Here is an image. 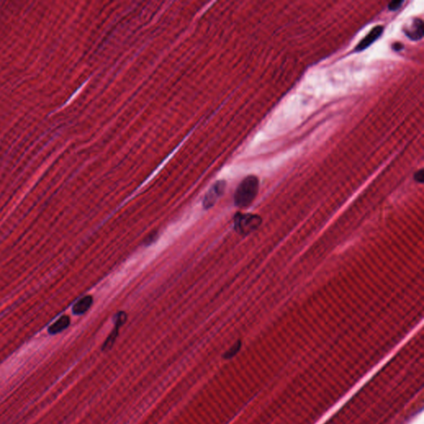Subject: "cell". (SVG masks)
Segmentation results:
<instances>
[{"mask_svg":"<svg viewBox=\"0 0 424 424\" xmlns=\"http://www.w3.org/2000/svg\"><path fill=\"white\" fill-rule=\"evenodd\" d=\"M93 298L91 296H85L80 298L75 305L73 306L72 312L75 315H82L86 313L92 306Z\"/></svg>","mask_w":424,"mask_h":424,"instance_id":"7","label":"cell"},{"mask_svg":"<svg viewBox=\"0 0 424 424\" xmlns=\"http://www.w3.org/2000/svg\"><path fill=\"white\" fill-rule=\"evenodd\" d=\"M226 182L220 180L211 187L204 197L203 207L206 210L211 208L226 191Z\"/></svg>","mask_w":424,"mask_h":424,"instance_id":"3","label":"cell"},{"mask_svg":"<svg viewBox=\"0 0 424 424\" xmlns=\"http://www.w3.org/2000/svg\"><path fill=\"white\" fill-rule=\"evenodd\" d=\"M393 49L395 50V51H399L400 50H402L404 48V46H403L402 43H400V42H395V43L393 44Z\"/></svg>","mask_w":424,"mask_h":424,"instance_id":"13","label":"cell"},{"mask_svg":"<svg viewBox=\"0 0 424 424\" xmlns=\"http://www.w3.org/2000/svg\"><path fill=\"white\" fill-rule=\"evenodd\" d=\"M261 224L262 218L259 215L239 212L234 217V228L240 235H249L257 230Z\"/></svg>","mask_w":424,"mask_h":424,"instance_id":"2","label":"cell"},{"mask_svg":"<svg viewBox=\"0 0 424 424\" xmlns=\"http://www.w3.org/2000/svg\"><path fill=\"white\" fill-rule=\"evenodd\" d=\"M383 31V26H376V27H374L373 29L371 30V32H369L360 41V43L357 45V47L355 49V51L360 52V51H364L365 49L368 48L371 44H373L381 36V34H382Z\"/></svg>","mask_w":424,"mask_h":424,"instance_id":"5","label":"cell"},{"mask_svg":"<svg viewBox=\"0 0 424 424\" xmlns=\"http://www.w3.org/2000/svg\"><path fill=\"white\" fill-rule=\"evenodd\" d=\"M403 3H404V1H402V0H395V1H392V2L389 3V9L391 10V11H397L398 9H400Z\"/></svg>","mask_w":424,"mask_h":424,"instance_id":"11","label":"cell"},{"mask_svg":"<svg viewBox=\"0 0 424 424\" xmlns=\"http://www.w3.org/2000/svg\"><path fill=\"white\" fill-rule=\"evenodd\" d=\"M259 192V179L255 176H248L240 182L235 191L234 202L240 208H245L252 204Z\"/></svg>","mask_w":424,"mask_h":424,"instance_id":"1","label":"cell"},{"mask_svg":"<svg viewBox=\"0 0 424 424\" xmlns=\"http://www.w3.org/2000/svg\"><path fill=\"white\" fill-rule=\"evenodd\" d=\"M127 318H128V316H127L126 313H124V312H119L114 315V329L112 331L111 333L109 335V337H107L106 341L104 342V345L102 347V350L108 351V350L111 349V347L114 346V342L116 341L117 337L119 334V328L125 323Z\"/></svg>","mask_w":424,"mask_h":424,"instance_id":"4","label":"cell"},{"mask_svg":"<svg viewBox=\"0 0 424 424\" xmlns=\"http://www.w3.org/2000/svg\"><path fill=\"white\" fill-rule=\"evenodd\" d=\"M158 231H153V232H151L149 235L147 236V237L144 239L143 240V245H146V246H148V245H151L153 243L156 242V240H158Z\"/></svg>","mask_w":424,"mask_h":424,"instance_id":"10","label":"cell"},{"mask_svg":"<svg viewBox=\"0 0 424 424\" xmlns=\"http://www.w3.org/2000/svg\"><path fill=\"white\" fill-rule=\"evenodd\" d=\"M405 33L413 41H419L424 36V22L420 18L413 21L412 23L405 28Z\"/></svg>","mask_w":424,"mask_h":424,"instance_id":"6","label":"cell"},{"mask_svg":"<svg viewBox=\"0 0 424 424\" xmlns=\"http://www.w3.org/2000/svg\"><path fill=\"white\" fill-rule=\"evenodd\" d=\"M70 323V318L67 316H62L60 319L56 321V323L50 326L48 328L49 334L56 335L59 332H62L69 327Z\"/></svg>","mask_w":424,"mask_h":424,"instance_id":"8","label":"cell"},{"mask_svg":"<svg viewBox=\"0 0 424 424\" xmlns=\"http://www.w3.org/2000/svg\"><path fill=\"white\" fill-rule=\"evenodd\" d=\"M415 180L419 183H423L424 182V171L420 169V171L415 172Z\"/></svg>","mask_w":424,"mask_h":424,"instance_id":"12","label":"cell"},{"mask_svg":"<svg viewBox=\"0 0 424 424\" xmlns=\"http://www.w3.org/2000/svg\"><path fill=\"white\" fill-rule=\"evenodd\" d=\"M241 346H242L241 342H240V341H238L236 343L233 345L232 347H230V349H229L228 351L224 354V359H231V358L235 357V355L237 354L238 352H240Z\"/></svg>","mask_w":424,"mask_h":424,"instance_id":"9","label":"cell"}]
</instances>
